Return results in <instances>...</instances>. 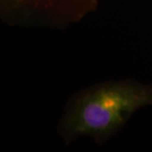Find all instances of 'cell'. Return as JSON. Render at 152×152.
I'll return each instance as SVG.
<instances>
[{
	"mask_svg": "<svg viewBox=\"0 0 152 152\" xmlns=\"http://www.w3.org/2000/svg\"><path fill=\"white\" fill-rule=\"evenodd\" d=\"M152 107V85L134 79L86 87L67 101L57 126L64 145L89 138L103 145L139 110Z\"/></svg>",
	"mask_w": 152,
	"mask_h": 152,
	"instance_id": "6da1fadb",
	"label": "cell"
},
{
	"mask_svg": "<svg viewBox=\"0 0 152 152\" xmlns=\"http://www.w3.org/2000/svg\"><path fill=\"white\" fill-rule=\"evenodd\" d=\"M100 0H0V20L10 27L63 31L97 10Z\"/></svg>",
	"mask_w": 152,
	"mask_h": 152,
	"instance_id": "7a4b0ae2",
	"label": "cell"
}]
</instances>
